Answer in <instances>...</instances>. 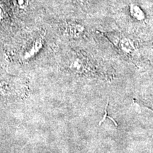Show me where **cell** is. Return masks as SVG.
<instances>
[{"instance_id": "obj_4", "label": "cell", "mask_w": 153, "mask_h": 153, "mask_svg": "<svg viewBox=\"0 0 153 153\" xmlns=\"http://www.w3.org/2000/svg\"><path fill=\"white\" fill-rule=\"evenodd\" d=\"M137 102L142 106L146 107V108H149V109L152 111H153V102L152 101H142L140 99L137 100Z\"/></svg>"}, {"instance_id": "obj_1", "label": "cell", "mask_w": 153, "mask_h": 153, "mask_svg": "<svg viewBox=\"0 0 153 153\" xmlns=\"http://www.w3.org/2000/svg\"><path fill=\"white\" fill-rule=\"evenodd\" d=\"M119 46L121 51L127 55L133 54L135 51V48L134 46L133 43L128 38H124L120 40Z\"/></svg>"}, {"instance_id": "obj_3", "label": "cell", "mask_w": 153, "mask_h": 153, "mask_svg": "<svg viewBox=\"0 0 153 153\" xmlns=\"http://www.w3.org/2000/svg\"><path fill=\"white\" fill-rule=\"evenodd\" d=\"M11 1L15 8L22 11L26 10L29 4V0H11Z\"/></svg>"}, {"instance_id": "obj_2", "label": "cell", "mask_w": 153, "mask_h": 153, "mask_svg": "<svg viewBox=\"0 0 153 153\" xmlns=\"http://www.w3.org/2000/svg\"><path fill=\"white\" fill-rule=\"evenodd\" d=\"M129 11L132 17L136 19L137 21H143L145 19L144 11L138 5L132 4L129 7Z\"/></svg>"}]
</instances>
